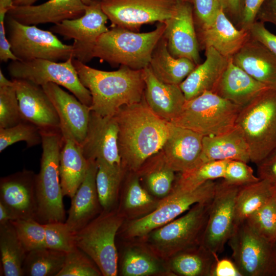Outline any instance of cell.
Masks as SVG:
<instances>
[{
  "label": "cell",
  "instance_id": "6da1fadb",
  "mask_svg": "<svg viewBox=\"0 0 276 276\" xmlns=\"http://www.w3.org/2000/svg\"><path fill=\"white\" fill-rule=\"evenodd\" d=\"M113 116L119 128L122 167L136 172L148 158L162 150L172 123L154 113L144 97L138 103L122 106Z\"/></svg>",
  "mask_w": 276,
  "mask_h": 276
},
{
  "label": "cell",
  "instance_id": "7a4b0ae2",
  "mask_svg": "<svg viewBox=\"0 0 276 276\" xmlns=\"http://www.w3.org/2000/svg\"><path fill=\"white\" fill-rule=\"evenodd\" d=\"M82 84L90 91L91 110L102 116H113L123 106L140 102L145 84L142 70L121 65L118 70L104 71L73 59Z\"/></svg>",
  "mask_w": 276,
  "mask_h": 276
},
{
  "label": "cell",
  "instance_id": "3957f363",
  "mask_svg": "<svg viewBox=\"0 0 276 276\" xmlns=\"http://www.w3.org/2000/svg\"><path fill=\"white\" fill-rule=\"evenodd\" d=\"M165 27L164 22H158L155 29L146 33L112 27L98 38L93 57L112 66L120 64L142 70L149 66L153 51L163 36Z\"/></svg>",
  "mask_w": 276,
  "mask_h": 276
},
{
  "label": "cell",
  "instance_id": "277c9868",
  "mask_svg": "<svg viewBox=\"0 0 276 276\" xmlns=\"http://www.w3.org/2000/svg\"><path fill=\"white\" fill-rule=\"evenodd\" d=\"M42 152L35 180L37 210L36 220L42 224L65 222V211L59 175L62 143L60 131H41Z\"/></svg>",
  "mask_w": 276,
  "mask_h": 276
},
{
  "label": "cell",
  "instance_id": "5b68a950",
  "mask_svg": "<svg viewBox=\"0 0 276 276\" xmlns=\"http://www.w3.org/2000/svg\"><path fill=\"white\" fill-rule=\"evenodd\" d=\"M235 126L245 138L254 163L276 149V89L264 90L242 107Z\"/></svg>",
  "mask_w": 276,
  "mask_h": 276
},
{
  "label": "cell",
  "instance_id": "8992f818",
  "mask_svg": "<svg viewBox=\"0 0 276 276\" xmlns=\"http://www.w3.org/2000/svg\"><path fill=\"white\" fill-rule=\"evenodd\" d=\"M241 107L212 91H206L186 100L179 115L171 122L203 136H215L235 127Z\"/></svg>",
  "mask_w": 276,
  "mask_h": 276
},
{
  "label": "cell",
  "instance_id": "52a82bcc",
  "mask_svg": "<svg viewBox=\"0 0 276 276\" xmlns=\"http://www.w3.org/2000/svg\"><path fill=\"white\" fill-rule=\"evenodd\" d=\"M123 222V215L118 212H103L74 234L76 246L93 260L103 276L118 274V253L115 241Z\"/></svg>",
  "mask_w": 276,
  "mask_h": 276
},
{
  "label": "cell",
  "instance_id": "ba28073f",
  "mask_svg": "<svg viewBox=\"0 0 276 276\" xmlns=\"http://www.w3.org/2000/svg\"><path fill=\"white\" fill-rule=\"evenodd\" d=\"M211 201L194 204L181 217L150 232L149 241L154 251L168 258L202 244Z\"/></svg>",
  "mask_w": 276,
  "mask_h": 276
},
{
  "label": "cell",
  "instance_id": "9c48e42d",
  "mask_svg": "<svg viewBox=\"0 0 276 276\" xmlns=\"http://www.w3.org/2000/svg\"><path fill=\"white\" fill-rule=\"evenodd\" d=\"M5 26L11 50L18 60L39 59L58 62L75 59L73 44L63 43L51 31L22 24L7 15Z\"/></svg>",
  "mask_w": 276,
  "mask_h": 276
},
{
  "label": "cell",
  "instance_id": "30bf717a",
  "mask_svg": "<svg viewBox=\"0 0 276 276\" xmlns=\"http://www.w3.org/2000/svg\"><path fill=\"white\" fill-rule=\"evenodd\" d=\"M216 184L217 182L211 180L193 190L173 188L170 193L163 198L154 210L127 225L126 236L129 238L145 237L152 231L174 220L194 204L211 200Z\"/></svg>",
  "mask_w": 276,
  "mask_h": 276
},
{
  "label": "cell",
  "instance_id": "8fae6325",
  "mask_svg": "<svg viewBox=\"0 0 276 276\" xmlns=\"http://www.w3.org/2000/svg\"><path fill=\"white\" fill-rule=\"evenodd\" d=\"M227 243L242 276H276L273 243L259 235L246 221L235 225Z\"/></svg>",
  "mask_w": 276,
  "mask_h": 276
},
{
  "label": "cell",
  "instance_id": "7c38bea8",
  "mask_svg": "<svg viewBox=\"0 0 276 276\" xmlns=\"http://www.w3.org/2000/svg\"><path fill=\"white\" fill-rule=\"evenodd\" d=\"M73 59L60 62L39 59L11 61L8 70L13 79L28 81L41 86L49 83L63 86L82 103L90 107V93L80 81L73 63Z\"/></svg>",
  "mask_w": 276,
  "mask_h": 276
},
{
  "label": "cell",
  "instance_id": "4fadbf2b",
  "mask_svg": "<svg viewBox=\"0 0 276 276\" xmlns=\"http://www.w3.org/2000/svg\"><path fill=\"white\" fill-rule=\"evenodd\" d=\"M180 0H100L112 27L139 32L145 24L164 22L175 14Z\"/></svg>",
  "mask_w": 276,
  "mask_h": 276
},
{
  "label": "cell",
  "instance_id": "5bb4252c",
  "mask_svg": "<svg viewBox=\"0 0 276 276\" xmlns=\"http://www.w3.org/2000/svg\"><path fill=\"white\" fill-rule=\"evenodd\" d=\"M108 19L100 0H93L86 5L81 17L54 25L50 31L65 39H73L75 59L85 64L93 58V50L98 38L108 31L106 26Z\"/></svg>",
  "mask_w": 276,
  "mask_h": 276
},
{
  "label": "cell",
  "instance_id": "9a60e30c",
  "mask_svg": "<svg viewBox=\"0 0 276 276\" xmlns=\"http://www.w3.org/2000/svg\"><path fill=\"white\" fill-rule=\"evenodd\" d=\"M240 187L223 179L217 182L202 244L216 255L222 252L235 226V204Z\"/></svg>",
  "mask_w": 276,
  "mask_h": 276
},
{
  "label": "cell",
  "instance_id": "2e32d148",
  "mask_svg": "<svg viewBox=\"0 0 276 276\" xmlns=\"http://www.w3.org/2000/svg\"><path fill=\"white\" fill-rule=\"evenodd\" d=\"M118 133L114 116H102L91 110L86 135L80 145L85 158L100 160L111 166L122 167Z\"/></svg>",
  "mask_w": 276,
  "mask_h": 276
},
{
  "label": "cell",
  "instance_id": "e0dca14e",
  "mask_svg": "<svg viewBox=\"0 0 276 276\" xmlns=\"http://www.w3.org/2000/svg\"><path fill=\"white\" fill-rule=\"evenodd\" d=\"M163 36L170 53L175 58H187L196 65L200 63L199 44L192 3L179 1L173 17L164 22Z\"/></svg>",
  "mask_w": 276,
  "mask_h": 276
},
{
  "label": "cell",
  "instance_id": "ac0fdd59",
  "mask_svg": "<svg viewBox=\"0 0 276 276\" xmlns=\"http://www.w3.org/2000/svg\"><path fill=\"white\" fill-rule=\"evenodd\" d=\"M36 176L33 171L24 169L1 178L0 202L8 209L12 220H36Z\"/></svg>",
  "mask_w": 276,
  "mask_h": 276
},
{
  "label": "cell",
  "instance_id": "d6986e66",
  "mask_svg": "<svg viewBox=\"0 0 276 276\" xmlns=\"http://www.w3.org/2000/svg\"><path fill=\"white\" fill-rule=\"evenodd\" d=\"M24 120L33 123L41 131H60L57 112L42 86L28 81L12 79Z\"/></svg>",
  "mask_w": 276,
  "mask_h": 276
},
{
  "label": "cell",
  "instance_id": "ffe728a7",
  "mask_svg": "<svg viewBox=\"0 0 276 276\" xmlns=\"http://www.w3.org/2000/svg\"><path fill=\"white\" fill-rule=\"evenodd\" d=\"M203 137L193 130L172 123L161 150L168 165L175 172L181 173L200 165Z\"/></svg>",
  "mask_w": 276,
  "mask_h": 276
},
{
  "label": "cell",
  "instance_id": "44dd1931",
  "mask_svg": "<svg viewBox=\"0 0 276 276\" xmlns=\"http://www.w3.org/2000/svg\"><path fill=\"white\" fill-rule=\"evenodd\" d=\"M86 7L82 0H49L38 5L13 6L6 15L26 25H55L81 17Z\"/></svg>",
  "mask_w": 276,
  "mask_h": 276
},
{
  "label": "cell",
  "instance_id": "7402d4cb",
  "mask_svg": "<svg viewBox=\"0 0 276 276\" xmlns=\"http://www.w3.org/2000/svg\"><path fill=\"white\" fill-rule=\"evenodd\" d=\"M199 47L202 49H215L227 58H231L250 38L248 30L236 28L222 7L209 27L196 30Z\"/></svg>",
  "mask_w": 276,
  "mask_h": 276
},
{
  "label": "cell",
  "instance_id": "603a6c76",
  "mask_svg": "<svg viewBox=\"0 0 276 276\" xmlns=\"http://www.w3.org/2000/svg\"><path fill=\"white\" fill-rule=\"evenodd\" d=\"M42 87L57 112L61 126L66 128L75 141L81 145L86 135L90 107L55 83H49Z\"/></svg>",
  "mask_w": 276,
  "mask_h": 276
},
{
  "label": "cell",
  "instance_id": "cb8c5ba5",
  "mask_svg": "<svg viewBox=\"0 0 276 276\" xmlns=\"http://www.w3.org/2000/svg\"><path fill=\"white\" fill-rule=\"evenodd\" d=\"M142 71L145 84L144 98L146 102L154 113L171 123L180 113L186 101L179 85L160 81L149 65Z\"/></svg>",
  "mask_w": 276,
  "mask_h": 276
},
{
  "label": "cell",
  "instance_id": "d4e9b609",
  "mask_svg": "<svg viewBox=\"0 0 276 276\" xmlns=\"http://www.w3.org/2000/svg\"><path fill=\"white\" fill-rule=\"evenodd\" d=\"M231 59L254 79L276 89V56L261 43L250 37Z\"/></svg>",
  "mask_w": 276,
  "mask_h": 276
},
{
  "label": "cell",
  "instance_id": "484cf974",
  "mask_svg": "<svg viewBox=\"0 0 276 276\" xmlns=\"http://www.w3.org/2000/svg\"><path fill=\"white\" fill-rule=\"evenodd\" d=\"M85 177L71 198L68 217L65 222L74 233L79 231L95 218L101 210L96 188L98 166L90 160Z\"/></svg>",
  "mask_w": 276,
  "mask_h": 276
},
{
  "label": "cell",
  "instance_id": "4316f807",
  "mask_svg": "<svg viewBox=\"0 0 276 276\" xmlns=\"http://www.w3.org/2000/svg\"><path fill=\"white\" fill-rule=\"evenodd\" d=\"M62 143L59 158V175L64 196L72 198L84 180L89 166L80 145L65 127L61 126Z\"/></svg>",
  "mask_w": 276,
  "mask_h": 276
},
{
  "label": "cell",
  "instance_id": "83f0119b",
  "mask_svg": "<svg viewBox=\"0 0 276 276\" xmlns=\"http://www.w3.org/2000/svg\"><path fill=\"white\" fill-rule=\"evenodd\" d=\"M268 88H270L254 79L229 58L213 93L243 107Z\"/></svg>",
  "mask_w": 276,
  "mask_h": 276
},
{
  "label": "cell",
  "instance_id": "f1b7e54d",
  "mask_svg": "<svg viewBox=\"0 0 276 276\" xmlns=\"http://www.w3.org/2000/svg\"><path fill=\"white\" fill-rule=\"evenodd\" d=\"M205 60L197 65L179 85L186 100H191L206 91L214 90L229 61L215 49H205Z\"/></svg>",
  "mask_w": 276,
  "mask_h": 276
},
{
  "label": "cell",
  "instance_id": "f546056e",
  "mask_svg": "<svg viewBox=\"0 0 276 276\" xmlns=\"http://www.w3.org/2000/svg\"><path fill=\"white\" fill-rule=\"evenodd\" d=\"M250 161L248 145L236 126L231 130L215 136H203L201 164L216 160Z\"/></svg>",
  "mask_w": 276,
  "mask_h": 276
},
{
  "label": "cell",
  "instance_id": "4dcf8cb0",
  "mask_svg": "<svg viewBox=\"0 0 276 276\" xmlns=\"http://www.w3.org/2000/svg\"><path fill=\"white\" fill-rule=\"evenodd\" d=\"M149 65L160 81L176 85H179L197 66L187 58L173 57L170 53L163 36L153 51Z\"/></svg>",
  "mask_w": 276,
  "mask_h": 276
},
{
  "label": "cell",
  "instance_id": "1f68e13d",
  "mask_svg": "<svg viewBox=\"0 0 276 276\" xmlns=\"http://www.w3.org/2000/svg\"><path fill=\"white\" fill-rule=\"evenodd\" d=\"M175 172L167 164L161 150L148 158L136 172L148 190L162 199L173 189L176 180Z\"/></svg>",
  "mask_w": 276,
  "mask_h": 276
},
{
  "label": "cell",
  "instance_id": "d6a6232c",
  "mask_svg": "<svg viewBox=\"0 0 276 276\" xmlns=\"http://www.w3.org/2000/svg\"><path fill=\"white\" fill-rule=\"evenodd\" d=\"M217 259V255L200 244L174 255L170 266L179 275L212 276Z\"/></svg>",
  "mask_w": 276,
  "mask_h": 276
},
{
  "label": "cell",
  "instance_id": "836d02e7",
  "mask_svg": "<svg viewBox=\"0 0 276 276\" xmlns=\"http://www.w3.org/2000/svg\"><path fill=\"white\" fill-rule=\"evenodd\" d=\"M0 252L4 275H24L23 264L28 252L11 221L0 224Z\"/></svg>",
  "mask_w": 276,
  "mask_h": 276
},
{
  "label": "cell",
  "instance_id": "e575fe53",
  "mask_svg": "<svg viewBox=\"0 0 276 276\" xmlns=\"http://www.w3.org/2000/svg\"><path fill=\"white\" fill-rule=\"evenodd\" d=\"M276 186L260 179L239 188L235 204V225L246 220L275 193Z\"/></svg>",
  "mask_w": 276,
  "mask_h": 276
},
{
  "label": "cell",
  "instance_id": "d590c367",
  "mask_svg": "<svg viewBox=\"0 0 276 276\" xmlns=\"http://www.w3.org/2000/svg\"><path fill=\"white\" fill-rule=\"evenodd\" d=\"M66 254L46 247L28 252L23 264L24 275L57 276L64 265Z\"/></svg>",
  "mask_w": 276,
  "mask_h": 276
},
{
  "label": "cell",
  "instance_id": "8d00e7d4",
  "mask_svg": "<svg viewBox=\"0 0 276 276\" xmlns=\"http://www.w3.org/2000/svg\"><path fill=\"white\" fill-rule=\"evenodd\" d=\"M96 161L98 166L96 183L99 202L103 212H110L117 200L124 169L102 160Z\"/></svg>",
  "mask_w": 276,
  "mask_h": 276
},
{
  "label": "cell",
  "instance_id": "74e56055",
  "mask_svg": "<svg viewBox=\"0 0 276 276\" xmlns=\"http://www.w3.org/2000/svg\"><path fill=\"white\" fill-rule=\"evenodd\" d=\"M228 160L205 162L189 171L179 173L173 188L184 190H193L207 181L223 179Z\"/></svg>",
  "mask_w": 276,
  "mask_h": 276
},
{
  "label": "cell",
  "instance_id": "f35d334b",
  "mask_svg": "<svg viewBox=\"0 0 276 276\" xmlns=\"http://www.w3.org/2000/svg\"><path fill=\"white\" fill-rule=\"evenodd\" d=\"M162 270L158 261L144 250L130 248L124 254L121 266L123 275H150L157 274Z\"/></svg>",
  "mask_w": 276,
  "mask_h": 276
},
{
  "label": "cell",
  "instance_id": "ab89813d",
  "mask_svg": "<svg viewBox=\"0 0 276 276\" xmlns=\"http://www.w3.org/2000/svg\"><path fill=\"white\" fill-rule=\"evenodd\" d=\"M20 141L25 142L28 148L41 144L40 129L33 123L25 120L11 127L0 128L1 152Z\"/></svg>",
  "mask_w": 276,
  "mask_h": 276
},
{
  "label": "cell",
  "instance_id": "60d3db41",
  "mask_svg": "<svg viewBox=\"0 0 276 276\" xmlns=\"http://www.w3.org/2000/svg\"><path fill=\"white\" fill-rule=\"evenodd\" d=\"M157 205L153 198L142 186L137 173L134 172L128 181L124 193L123 210L131 213L140 214L150 209H155Z\"/></svg>",
  "mask_w": 276,
  "mask_h": 276
},
{
  "label": "cell",
  "instance_id": "b9f144b4",
  "mask_svg": "<svg viewBox=\"0 0 276 276\" xmlns=\"http://www.w3.org/2000/svg\"><path fill=\"white\" fill-rule=\"evenodd\" d=\"M245 221L259 235L273 243L276 240V192Z\"/></svg>",
  "mask_w": 276,
  "mask_h": 276
},
{
  "label": "cell",
  "instance_id": "7bdbcfd3",
  "mask_svg": "<svg viewBox=\"0 0 276 276\" xmlns=\"http://www.w3.org/2000/svg\"><path fill=\"white\" fill-rule=\"evenodd\" d=\"M11 222L27 252L45 247L44 224L32 218L16 219Z\"/></svg>",
  "mask_w": 276,
  "mask_h": 276
},
{
  "label": "cell",
  "instance_id": "ee69618b",
  "mask_svg": "<svg viewBox=\"0 0 276 276\" xmlns=\"http://www.w3.org/2000/svg\"><path fill=\"white\" fill-rule=\"evenodd\" d=\"M100 269L83 251L75 247L67 253L64 265L57 276H100Z\"/></svg>",
  "mask_w": 276,
  "mask_h": 276
},
{
  "label": "cell",
  "instance_id": "f6af8a7d",
  "mask_svg": "<svg viewBox=\"0 0 276 276\" xmlns=\"http://www.w3.org/2000/svg\"><path fill=\"white\" fill-rule=\"evenodd\" d=\"M22 121L13 81L0 86V128L11 127Z\"/></svg>",
  "mask_w": 276,
  "mask_h": 276
},
{
  "label": "cell",
  "instance_id": "bcb514c9",
  "mask_svg": "<svg viewBox=\"0 0 276 276\" xmlns=\"http://www.w3.org/2000/svg\"><path fill=\"white\" fill-rule=\"evenodd\" d=\"M45 247L68 253L76 247L74 233L65 222L44 224Z\"/></svg>",
  "mask_w": 276,
  "mask_h": 276
},
{
  "label": "cell",
  "instance_id": "7dc6e473",
  "mask_svg": "<svg viewBox=\"0 0 276 276\" xmlns=\"http://www.w3.org/2000/svg\"><path fill=\"white\" fill-rule=\"evenodd\" d=\"M223 179L230 184L239 187L260 179L254 174L252 169L247 163L238 160H228Z\"/></svg>",
  "mask_w": 276,
  "mask_h": 276
},
{
  "label": "cell",
  "instance_id": "c3c4849f",
  "mask_svg": "<svg viewBox=\"0 0 276 276\" xmlns=\"http://www.w3.org/2000/svg\"><path fill=\"white\" fill-rule=\"evenodd\" d=\"M193 14L197 29L210 26L221 7L220 0H193Z\"/></svg>",
  "mask_w": 276,
  "mask_h": 276
},
{
  "label": "cell",
  "instance_id": "681fc988",
  "mask_svg": "<svg viewBox=\"0 0 276 276\" xmlns=\"http://www.w3.org/2000/svg\"><path fill=\"white\" fill-rule=\"evenodd\" d=\"M248 31L251 38L261 43L276 56V35L270 32L264 22L255 21Z\"/></svg>",
  "mask_w": 276,
  "mask_h": 276
},
{
  "label": "cell",
  "instance_id": "f907efd6",
  "mask_svg": "<svg viewBox=\"0 0 276 276\" xmlns=\"http://www.w3.org/2000/svg\"><path fill=\"white\" fill-rule=\"evenodd\" d=\"M258 176L276 186V149L257 164Z\"/></svg>",
  "mask_w": 276,
  "mask_h": 276
},
{
  "label": "cell",
  "instance_id": "816d5d0a",
  "mask_svg": "<svg viewBox=\"0 0 276 276\" xmlns=\"http://www.w3.org/2000/svg\"><path fill=\"white\" fill-rule=\"evenodd\" d=\"M266 0H244L242 18L238 29L248 30L256 20L260 8Z\"/></svg>",
  "mask_w": 276,
  "mask_h": 276
},
{
  "label": "cell",
  "instance_id": "f5cc1de1",
  "mask_svg": "<svg viewBox=\"0 0 276 276\" xmlns=\"http://www.w3.org/2000/svg\"><path fill=\"white\" fill-rule=\"evenodd\" d=\"M7 13L5 11H0V60L4 62L9 60H18L11 50V44L6 36L5 19Z\"/></svg>",
  "mask_w": 276,
  "mask_h": 276
},
{
  "label": "cell",
  "instance_id": "db71d44e",
  "mask_svg": "<svg viewBox=\"0 0 276 276\" xmlns=\"http://www.w3.org/2000/svg\"><path fill=\"white\" fill-rule=\"evenodd\" d=\"M221 6L228 18L238 28L240 23L244 0H220Z\"/></svg>",
  "mask_w": 276,
  "mask_h": 276
},
{
  "label": "cell",
  "instance_id": "11a10c76",
  "mask_svg": "<svg viewBox=\"0 0 276 276\" xmlns=\"http://www.w3.org/2000/svg\"><path fill=\"white\" fill-rule=\"evenodd\" d=\"M212 276H242V275L234 261L224 258L217 260Z\"/></svg>",
  "mask_w": 276,
  "mask_h": 276
},
{
  "label": "cell",
  "instance_id": "9f6ffc18",
  "mask_svg": "<svg viewBox=\"0 0 276 276\" xmlns=\"http://www.w3.org/2000/svg\"><path fill=\"white\" fill-rule=\"evenodd\" d=\"M256 20L269 22L276 27V0L265 1L259 10Z\"/></svg>",
  "mask_w": 276,
  "mask_h": 276
},
{
  "label": "cell",
  "instance_id": "6f0895ef",
  "mask_svg": "<svg viewBox=\"0 0 276 276\" xmlns=\"http://www.w3.org/2000/svg\"><path fill=\"white\" fill-rule=\"evenodd\" d=\"M13 220L8 209L0 202V224H4Z\"/></svg>",
  "mask_w": 276,
  "mask_h": 276
},
{
  "label": "cell",
  "instance_id": "680465c9",
  "mask_svg": "<svg viewBox=\"0 0 276 276\" xmlns=\"http://www.w3.org/2000/svg\"><path fill=\"white\" fill-rule=\"evenodd\" d=\"M13 6V0H0V11L7 12Z\"/></svg>",
  "mask_w": 276,
  "mask_h": 276
},
{
  "label": "cell",
  "instance_id": "91938a15",
  "mask_svg": "<svg viewBox=\"0 0 276 276\" xmlns=\"http://www.w3.org/2000/svg\"><path fill=\"white\" fill-rule=\"evenodd\" d=\"M38 0H13V6H23L33 5Z\"/></svg>",
  "mask_w": 276,
  "mask_h": 276
},
{
  "label": "cell",
  "instance_id": "94428289",
  "mask_svg": "<svg viewBox=\"0 0 276 276\" xmlns=\"http://www.w3.org/2000/svg\"><path fill=\"white\" fill-rule=\"evenodd\" d=\"M273 246L274 249V252L275 255V258L276 261V240L273 242Z\"/></svg>",
  "mask_w": 276,
  "mask_h": 276
},
{
  "label": "cell",
  "instance_id": "6125c7cd",
  "mask_svg": "<svg viewBox=\"0 0 276 276\" xmlns=\"http://www.w3.org/2000/svg\"><path fill=\"white\" fill-rule=\"evenodd\" d=\"M93 0H82V2L86 5H89Z\"/></svg>",
  "mask_w": 276,
  "mask_h": 276
},
{
  "label": "cell",
  "instance_id": "be15d7a7",
  "mask_svg": "<svg viewBox=\"0 0 276 276\" xmlns=\"http://www.w3.org/2000/svg\"><path fill=\"white\" fill-rule=\"evenodd\" d=\"M180 1H186V2H190V3H193V0H180Z\"/></svg>",
  "mask_w": 276,
  "mask_h": 276
}]
</instances>
